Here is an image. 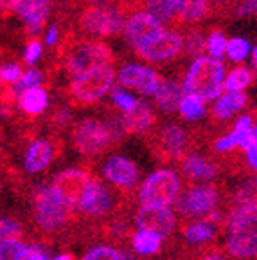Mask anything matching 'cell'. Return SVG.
Instances as JSON below:
<instances>
[{
  "label": "cell",
  "instance_id": "cell-45",
  "mask_svg": "<svg viewBox=\"0 0 257 260\" xmlns=\"http://www.w3.org/2000/svg\"><path fill=\"white\" fill-rule=\"evenodd\" d=\"M234 130L241 132V134H252L253 132V125H252V118L250 116H241V118L236 121Z\"/></svg>",
  "mask_w": 257,
  "mask_h": 260
},
{
  "label": "cell",
  "instance_id": "cell-5",
  "mask_svg": "<svg viewBox=\"0 0 257 260\" xmlns=\"http://www.w3.org/2000/svg\"><path fill=\"white\" fill-rule=\"evenodd\" d=\"M34 203V220L45 232L60 230L70 217L72 206L60 195L53 184H40L32 195Z\"/></svg>",
  "mask_w": 257,
  "mask_h": 260
},
{
  "label": "cell",
  "instance_id": "cell-22",
  "mask_svg": "<svg viewBox=\"0 0 257 260\" xmlns=\"http://www.w3.org/2000/svg\"><path fill=\"white\" fill-rule=\"evenodd\" d=\"M182 170L185 177L196 183H207L218 175V167L210 159L203 157L201 154H189L182 159Z\"/></svg>",
  "mask_w": 257,
  "mask_h": 260
},
{
  "label": "cell",
  "instance_id": "cell-36",
  "mask_svg": "<svg viewBox=\"0 0 257 260\" xmlns=\"http://www.w3.org/2000/svg\"><path fill=\"white\" fill-rule=\"evenodd\" d=\"M227 44H229V42H227L225 35H223L220 29H212V32H210V37H209V44H207L210 56L221 60L223 54L227 53Z\"/></svg>",
  "mask_w": 257,
  "mask_h": 260
},
{
  "label": "cell",
  "instance_id": "cell-30",
  "mask_svg": "<svg viewBox=\"0 0 257 260\" xmlns=\"http://www.w3.org/2000/svg\"><path fill=\"white\" fill-rule=\"evenodd\" d=\"M162 240H164V237L158 235V233L139 228V232L133 235V249L139 255H144V256L155 255V253L160 251Z\"/></svg>",
  "mask_w": 257,
  "mask_h": 260
},
{
  "label": "cell",
  "instance_id": "cell-35",
  "mask_svg": "<svg viewBox=\"0 0 257 260\" xmlns=\"http://www.w3.org/2000/svg\"><path fill=\"white\" fill-rule=\"evenodd\" d=\"M44 73L38 69H29L24 73V76L20 78V80L16 81L15 85H13V89H15L16 94L24 92V90L31 89V87H38L41 85V81H44Z\"/></svg>",
  "mask_w": 257,
  "mask_h": 260
},
{
  "label": "cell",
  "instance_id": "cell-2",
  "mask_svg": "<svg viewBox=\"0 0 257 260\" xmlns=\"http://www.w3.org/2000/svg\"><path fill=\"white\" fill-rule=\"evenodd\" d=\"M115 71L113 65H94L90 69L70 78L67 85V98L70 105L89 107L99 102L110 89H113Z\"/></svg>",
  "mask_w": 257,
  "mask_h": 260
},
{
  "label": "cell",
  "instance_id": "cell-15",
  "mask_svg": "<svg viewBox=\"0 0 257 260\" xmlns=\"http://www.w3.org/2000/svg\"><path fill=\"white\" fill-rule=\"evenodd\" d=\"M119 83L126 89H135L141 94H155L160 83V74L142 67V65L128 63L119 73Z\"/></svg>",
  "mask_w": 257,
  "mask_h": 260
},
{
  "label": "cell",
  "instance_id": "cell-28",
  "mask_svg": "<svg viewBox=\"0 0 257 260\" xmlns=\"http://www.w3.org/2000/svg\"><path fill=\"white\" fill-rule=\"evenodd\" d=\"M214 235H216V228H214L212 220L209 219H198L184 228L185 240L189 244H194V246L209 242L214 239Z\"/></svg>",
  "mask_w": 257,
  "mask_h": 260
},
{
  "label": "cell",
  "instance_id": "cell-41",
  "mask_svg": "<svg viewBox=\"0 0 257 260\" xmlns=\"http://www.w3.org/2000/svg\"><path fill=\"white\" fill-rule=\"evenodd\" d=\"M255 16L257 18V0H234L232 18Z\"/></svg>",
  "mask_w": 257,
  "mask_h": 260
},
{
  "label": "cell",
  "instance_id": "cell-37",
  "mask_svg": "<svg viewBox=\"0 0 257 260\" xmlns=\"http://www.w3.org/2000/svg\"><path fill=\"white\" fill-rule=\"evenodd\" d=\"M250 51V44L243 38H232L227 44V54L232 61H243Z\"/></svg>",
  "mask_w": 257,
  "mask_h": 260
},
{
  "label": "cell",
  "instance_id": "cell-25",
  "mask_svg": "<svg viewBox=\"0 0 257 260\" xmlns=\"http://www.w3.org/2000/svg\"><path fill=\"white\" fill-rule=\"evenodd\" d=\"M248 103V96L243 90H229V92L221 94L214 103L212 116L216 119H229L234 114L245 109Z\"/></svg>",
  "mask_w": 257,
  "mask_h": 260
},
{
  "label": "cell",
  "instance_id": "cell-40",
  "mask_svg": "<svg viewBox=\"0 0 257 260\" xmlns=\"http://www.w3.org/2000/svg\"><path fill=\"white\" fill-rule=\"evenodd\" d=\"M24 67L20 63H4L2 65V71H0V76H2V83L4 85H15L16 81L24 76Z\"/></svg>",
  "mask_w": 257,
  "mask_h": 260
},
{
  "label": "cell",
  "instance_id": "cell-10",
  "mask_svg": "<svg viewBox=\"0 0 257 260\" xmlns=\"http://www.w3.org/2000/svg\"><path fill=\"white\" fill-rule=\"evenodd\" d=\"M135 49V54L141 60L149 63H162L165 60L178 56L184 51V35H180L177 27L164 29L157 38L149 40L148 44H142Z\"/></svg>",
  "mask_w": 257,
  "mask_h": 260
},
{
  "label": "cell",
  "instance_id": "cell-21",
  "mask_svg": "<svg viewBox=\"0 0 257 260\" xmlns=\"http://www.w3.org/2000/svg\"><path fill=\"white\" fill-rule=\"evenodd\" d=\"M184 83L177 80H167V78L160 76V83H158L157 92L155 96V103L157 107L165 114L177 112L180 110L182 100H184Z\"/></svg>",
  "mask_w": 257,
  "mask_h": 260
},
{
  "label": "cell",
  "instance_id": "cell-14",
  "mask_svg": "<svg viewBox=\"0 0 257 260\" xmlns=\"http://www.w3.org/2000/svg\"><path fill=\"white\" fill-rule=\"evenodd\" d=\"M113 206V197L110 190L99 179H90L89 186L83 191L77 210L89 217H101L108 213Z\"/></svg>",
  "mask_w": 257,
  "mask_h": 260
},
{
  "label": "cell",
  "instance_id": "cell-38",
  "mask_svg": "<svg viewBox=\"0 0 257 260\" xmlns=\"http://www.w3.org/2000/svg\"><path fill=\"white\" fill-rule=\"evenodd\" d=\"M112 102L115 103V107H119L122 112H128V110H132L133 107L137 105V100L132 96V94L122 90V85L113 87L112 89Z\"/></svg>",
  "mask_w": 257,
  "mask_h": 260
},
{
  "label": "cell",
  "instance_id": "cell-42",
  "mask_svg": "<svg viewBox=\"0 0 257 260\" xmlns=\"http://www.w3.org/2000/svg\"><path fill=\"white\" fill-rule=\"evenodd\" d=\"M0 235H2V240L20 239L22 237V226L16 222V220L4 217V219H2V224H0Z\"/></svg>",
  "mask_w": 257,
  "mask_h": 260
},
{
  "label": "cell",
  "instance_id": "cell-16",
  "mask_svg": "<svg viewBox=\"0 0 257 260\" xmlns=\"http://www.w3.org/2000/svg\"><path fill=\"white\" fill-rule=\"evenodd\" d=\"M90 179L92 177L84 170L70 168V170H65L56 175V179L53 181V186L60 191V195L70 204V206L77 208L81 195H83V191L89 186Z\"/></svg>",
  "mask_w": 257,
  "mask_h": 260
},
{
  "label": "cell",
  "instance_id": "cell-1",
  "mask_svg": "<svg viewBox=\"0 0 257 260\" xmlns=\"http://www.w3.org/2000/svg\"><path fill=\"white\" fill-rule=\"evenodd\" d=\"M54 60V69L63 67L72 78L94 65H115L117 56L105 42L90 37L79 38L72 29H68L56 45Z\"/></svg>",
  "mask_w": 257,
  "mask_h": 260
},
{
  "label": "cell",
  "instance_id": "cell-23",
  "mask_svg": "<svg viewBox=\"0 0 257 260\" xmlns=\"http://www.w3.org/2000/svg\"><path fill=\"white\" fill-rule=\"evenodd\" d=\"M54 146L47 139H36L31 143L27 148V154L24 157V167L29 174H38V172L45 170L49 167V162L53 161Z\"/></svg>",
  "mask_w": 257,
  "mask_h": 260
},
{
  "label": "cell",
  "instance_id": "cell-27",
  "mask_svg": "<svg viewBox=\"0 0 257 260\" xmlns=\"http://www.w3.org/2000/svg\"><path fill=\"white\" fill-rule=\"evenodd\" d=\"M207 44H209V38L205 40V35L201 32V29H198L196 25H191V27H185L184 32V54L185 58H196L203 56L205 51H209L207 49Z\"/></svg>",
  "mask_w": 257,
  "mask_h": 260
},
{
  "label": "cell",
  "instance_id": "cell-7",
  "mask_svg": "<svg viewBox=\"0 0 257 260\" xmlns=\"http://www.w3.org/2000/svg\"><path fill=\"white\" fill-rule=\"evenodd\" d=\"M112 132L105 121L96 118H84L72 130V145L79 154L87 157H96L113 145Z\"/></svg>",
  "mask_w": 257,
  "mask_h": 260
},
{
  "label": "cell",
  "instance_id": "cell-8",
  "mask_svg": "<svg viewBox=\"0 0 257 260\" xmlns=\"http://www.w3.org/2000/svg\"><path fill=\"white\" fill-rule=\"evenodd\" d=\"M53 8V0H2V15L8 18L9 13H15L25 22L27 40L38 38L44 29L47 16Z\"/></svg>",
  "mask_w": 257,
  "mask_h": 260
},
{
  "label": "cell",
  "instance_id": "cell-4",
  "mask_svg": "<svg viewBox=\"0 0 257 260\" xmlns=\"http://www.w3.org/2000/svg\"><path fill=\"white\" fill-rule=\"evenodd\" d=\"M126 18L119 6H84L76 16V27L79 35L90 38L119 37L126 29Z\"/></svg>",
  "mask_w": 257,
  "mask_h": 260
},
{
  "label": "cell",
  "instance_id": "cell-31",
  "mask_svg": "<svg viewBox=\"0 0 257 260\" xmlns=\"http://www.w3.org/2000/svg\"><path fill=\"white\" fill-rule=\"evenodd\" d=\"M205 114V100L196 94L185 92L184 100H182L180 105V116L187 121H194V119H200Z\"/></svg>",
  "mask_w": 257,
  "mask_h": 260
},
{
  "label": "cell",
  "instance_id": "cell-11",
  "mask_svg": "<svg viewBox=\"0 0 257 260\" xmlns=\"http://www.w3.org/2000/svg\"><path fill=\"white\" fill-rule=\"evenodd\" d=\"M189 146L187 132L180 125L169 123L155 136V152L164 159H184Z\"/></svg>",
  "mask_w": 257,
  "mask_h": 260
},
{
  "label": "cell",
  "instance_id": "cell-47",
  "mask_svg": "<svg viewBox=\"0 0 257 260\" xmlns=\"http://www.w3.org/2000/svg\"><path fill=\"white\" fill-rule=\"evenodd\" d=\"M58 37H60V27L58 25H53V27L49 29L47 32V38H45V44L49 45V47H56V42H58Z\"/></svg>",
  "mask_w": 257,
  "mask_h": 260
},
{
  "label": "cell",
  "instance_id": "cell-6",
  "mask_svg": "<svg viewBox=\"0 0 257 260\" xmlns=\"http://www.w3.org/2000/svg\"><path fill=\"white\" fill-rule=\"evenodd\" d=\"M180 177L173 170L153 172L141 186L139 203L142 206H169L180 195Z\"/></svg>",
  "mask_w": 257,
  "mask_h": 260
},
{
  "label": "cell",
  "instance_id": "cell-52",
  "mask_svg": "<svg viewBox=\"0 0 257 260\" xmlns=\"http://www.w3.org/2000/svg\"><path fill=\"white\" fill-rule=\"evenodd\" d=\"M203 260H225L221 255H209V256H205Z\"/></svg>",
  "mask_w": 257,
  "mask_h": 260
},
{
  "label": "cell",
  "instance_id": "cell-19",
  "mask_svg": "<svg viewBox=\"0 0 257 260\" xmlns=\"http://www.w3.org/2000/svg\"><path fill=\"white\" fill-rule=\"evenodd\" d=\"M207 18H212V0H180L175 27H191Z\"/></svg>",
  "mask_w": 257,
  "mask_h": 260
},
{
  "label": "cell",
  "instance_id": "cell-54",
  "mask_svg": "<svg viewBox=\"0 0 257 260\" xmlns=\"http://www.w3.org/2000/svg\"><path fill=\"white\" fill-rule=\"evenodd\" d=\"M253 181H255V183H257V175H255V179H253Z\"/></svg>",
  "mask_w": 257,
  "mask_h": 260
},
{
  "label": "cell",
  "instance_id": "cell-18",
  "mask_svg": "<svg viewBox=\"0 0 257 260\" xmlns=\"http://www.w3.org/2000/svg\"><path fill=\"white\" fill-rule=\"evenodd\" d=\"M157 123V114L146 102H137V105L128 112H122V125L126 132L133 136L148 134Z\"/></svg>",
  "mask_w": 257,
  "mask_h": 260
},
{
  "label": "cell",
  "instance_id": "cell-12",
  "mask_svg": "<svg viewBox=\"0 0 257 260\" xmlns=\"http://www.w3.org/2000/svg\"><path fill=\"white\" fill-rule=\"evenodd\" d=\"M162 25L164 24L157 20L149 11H137L128 16L124 35L133 47H139V45L148 44L149 40L157 38L164 31Z\"/></svg>",
  "mask_w": 257,
  "mask_h": 260
},
{
  "label": "cell",
  "instance_id": "cell-29",
  "mask_svg": "<svg viewBox=\"0 0 257 260\" xmlns=\"http://www.w3.org/2000/svg\"><path fill=\"white\" fill-rule=\"evenodd\" d=\"M178 6H180V0H149L146 11L151 13L162 24L175 27L178 16Z\"/></svg>",
  "mask_w": 257,
  "mask_h": 260
},
{
  "label": "cell",
  "instance_id": "cell-34",
  "mask_svg": "<svg viewBox=\"0 0 257 260\" xmlns=\"http://www.w3.org/2000/svg\"><path fill=\"white\" fill-rule=\"evenodd\" d=\"M81 260H126V256L113 246L103 244V246H96V248L89 249Z\"/></svg>",
  "mask_w": 257,
  "mask_h": 260
},
{
  "label": "cell",
  "instance_id": "cell-26",
  "mask_svg": "<svg viewBox=\"0 0 257 260\" xmlns=\"http://www.w3.org/2000/svg\"><path fill=\"white\" fill-rule=\"evenodd\" d=\"M252 226H257V204H234V208L227 215L229 233L246 230Z\"/></svg>",
  "mask_w": 257,
  "mask_h": 260
},
{
  "label": "cell",
  "instance_id": "cell-46",
  "mask_svg": "<svg viewBox=\"0 0 257 260\" xmlns=\"http://www.w3.org/2000/svg\"><path fill=\"white\" fill-rule=\"evenodd\" d=\"M29 248H31V253H29L24 260H51L44 251H41L40 246H29Z\"/></svg>",
  "mask_w": 257,
  "mask_h": 260
},
{
  "label": "cell",
  "instance_id": "cell-43",
  "mask_svg": "<svg viewBox=\"0 0 257 260\" xmlns=\"http://www.w3.org/2000/svg\"><path fill=\"white\" fill-rule=\"evenodd\" d=\"M41 42L40 38H31L27 40V45H25V53H24V61L27 65L36 63V60L41 56Z\"/></svg>",
  "mask_w": 257,
  "mask_h": 260
},
{
  "label": "cell",
  "instance_id": "cell-50",
  "mask_svg": "<svg viewBox=\"0 0 257 260\" xmlns=\"http://www.w3.org/2000/svg\"><path fill=\"white\" fill-rule=\"evenodd\" d=\"M252 65H253V69H257V47H253V51H252Z\"/></svg>",
  "mask_w": 257,
  "mask_h": 260
},
{
  "label": "cell",
  "instance_id": "cell-24",
  "mask_svg": "<svg viewBox=\"0 0 257 260\" xmlns=\"http://www.w3.org/2000/svg\"><path fill=\"white\" fill-rule=\"evenodd\" d=\"M16 100H18V109L24 114H27L29 118L40 116L49 105V94L41 85L24 90V92L16 96Z\"/></svg>",
  "mask_w": 257,
  "mask_h": 260
},
{
  "label": "cell",
  "instance_id": "cell-13",
  "mask_svg": "<svg viewBox=\"0 0 257 260\" xmlns=\"http://www.w3.org/2000/svg\"><path fill=\"white\" fill-rule=\"evenodd\" d=\"M135 222L142 230L155 232L165 239L173 233L177 217L169 206H141L135 215Z\"/></svg>",
  "mask_w": 257,
  "mask_h": 260
},
{
  "label": "cell",
  "instance_id": "cell-32",
  "mask_svg": "<svg viewBox=\"0 0 257 260\" xmlns=\"http://www.w3.org/2000/svg\"><path fill=\"white\" fill-rule=\"evenodd\" d=\"M31 248L20 239H6L0 244V260H24Z\"/></svg>",
  "mask_w": 257,
  "mask_h": 260
},
{
  "label": "cell",
  "instance_id": "cell-53",
  "mask_svg": "<svg viewBox=\"0 0 257 260\" xmlns=\"http://www.w3.org/2000/svg\"><path fill=\"white\" fill-rule=\"evenodd\" d=\"M253 132H255V136H257V125H255V126H253Z\"/></svg>",
  "mask_w": 257,
  "mask_h": 260
},
{
  "label": "cell",
  "instance_id": "cell-20",
  "mask_svg": "<svg viewBox=\"0 0 257 260\" xmlns=\"http://www.w3.org/2000/svg\"><path fill=\"white\" fill-rule=\"evenodd\" d=\"M225 248L229 255L236 258H252L257 256V226L230 232L227 237Z\"/></svg>",
  "mask_w": 257,
  "mask_h": 260
},
{
  "label": "cell",
  "instance_id": "cell-49",
  "mask_svg": "<svg viewBox=\"0 0 257 260\" xmlns=\"http://www.w3.org/2000/svg\"><path fill=\"white\" fill-rule=\"evenodd\" d=\"M112 0H70L72 6H96V4H106Z\"/></svg>",
  "mask_w": 257,
  "mask_h": 260
},
{
  "label": "cell",
  "instance_id": "cell-3",
  "mask_svg": "<svg viewBox=\"0 0 257 260\" xmlns=\"http://www.w3.org/2000/svg\"><path fill=\"white\" fill-rule=\"evenodd\" d=\"M185 92L196 94L205 102H212L225 90V65L218 58L200 56L193 61L184 80Z\"/></svg>",
  "mask_w": 257,
  "mask_h": 260
},
{
  "label": "cell",
  "instance_id": "cell-39",
  "mask_svg": "<svg viewBox=\"0 0 257 260\" xmlns=\"http://www.w3.org/2000/svg\"><path fill=\"white\" fill-rule=\"evenodd\" d=\"M257 204V183L250 181V183L243 184L237 190L236 197H234V204Z\"/></svg>",
  "mask_w": 257,
  "mask_h": 260
},
{
  "label": "cell",
  "instance_id": "cell-44",
  "mask_svg": "<svg viewBox=\"0 0 257 260\" xmlns=\"http://www.w3.org/2000/svg\"><path fill=\"white\" fill-rule=\"evenodd\" d=\"M51 121H53V125L58 126V128H65V126H68V123L72 121V112H70V109H68V107L61 105V107H58V109L54 110Z\"/></svg>",
  "mask_w": 257,
  "mask_h": 260
},
{
  "label": "cell",
  "instance_id": "cell-17",
  "mask_svg": "<svg viewBox=\"0 0 257 260\" xmlns=\"http://www.w3.org/2000/svg\"><path fill=\"white\" fill-rule=\"evenodd\" d=\"M105 177L124 191H130L139 184V168L132 159L124 155H113L105 162Z\"/></svg>",
  "mask_w": 257,
  "mask_h": 260
},
{
  "label": "cell",
  "instance_id": "cell-33",
  "mask_svg": "<svg viewBox=\"0 0 257 260\" xmlns=\"http://www.w3.org/2000/svg\"><path fill=\"white\" fill-rule=\"evenodd\" d=\"M253 74L245 67H237V69L230 71L229 76L225 80V90H245L246 87L252 83Z\"/></svg>",
  "mask_w": 257,
  "mask_h": 260
},
{
  "label": "cell",
  "instance_id": "cell-48",
  "mask_svg": "<svg viewBox=\"0 0 257 260\" xmlns=\"http://www.w3.org/2000/svg\"><path fill=\"white\" fill-rule=\"evenodd\" d=\"M246 159H248V165L257 172V143L252 145L250 148H246Z\"/></svg>",
  "mask_w": 257,
  "mask_h": 260
},
{
  "label": "cell",
  "instance_id": "cell-51",
  "mask_svg": "<svg viewBox=\"0 0 257 260\" xmlns=\"http://www.w3.org/2000/svg\"><path fill=\"white\" fill-rule=\"evenodd\" d=\"M53 260H74L70 255H58V256H54Z\"/></svg>",
  "mask_w": 257,
  "mask_h": 260
},
{
  "label": "cell",
  "instance_id": "cell-9",
  "mask_svg": "<svg viewBox=\"0 0 257 260\" xmlns=\"http://www.w3.org/2000/svg\"><path fill=\"white\" fill-rule=\"evenodd\" d=\"M216 186L212 184H196V186L187 188L185 191H180L178 199L175 201L177 211L184 217L191 219H205L209 217L218 206Z\"/></svg>",
  "mask_w": 257,
  "mask_h": 260
}]
</instances>
